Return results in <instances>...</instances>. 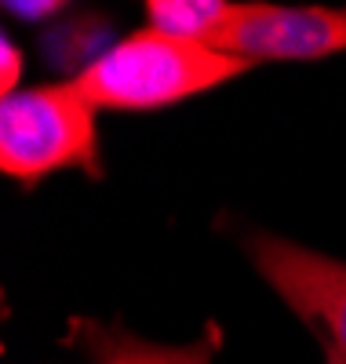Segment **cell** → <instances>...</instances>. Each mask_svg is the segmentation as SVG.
<instances>
[{
	"instance_id": "2",
	"label": "cell",
	"mask_w": 346,
	"mask_h": 364,
	"mask_svg": "<svg viewBox=\"0 0 346 364\" xmlns=\"http://www.w3.org/2000/svg\"><path fill=\"white\" fill-rule=\"evenodd\" d=\"M95 113L70 80L22 87L0 99V171L33 186L62 168L103 175Z\"/></svg>"
},
{
	"instance_id": "6",
	"label": "cell",
	"mask_w": 346,
	"mask_h": 364,
	"mask_svg": "<svg viewBox=\"0 0 346 364\" xmlns=\"http://www.w3.org/2000/svg\"><path fill=\"white\" fill-rule=\"evenodd\" d=\"M113 44H117L113 18L95 15V11H80V15H70L58 26H51L37 48H41L44 66L66 73V80H77L84 70L95 66Z\"/></svg>"
},
{
	"instance_id": "3",
	"label": "cell",
	"mask_w": 346,
	"mask_h": 364,
	"mask_svg": "<svg viewBox=\"0 0 346 364\" xmlns=\"http://www.w3.org/2000/svg\"><path fill=\"white\" fill-rule=\"evenodd\" d=\"M244 252L285 306L321 336L332 364H346V262L273 233H251Z\"/></svg>"
},
{
	"instance_id": "5",
	"label": "cell",
	"mask_w": 346,
	"mask_h": 364,
	"mask_svg": "<svg viewBox=\"0 0 346 364\" xmlns=\"http://www.w3.org/2000/svg\"><path fill=\"white\" fill-rule=\"evenodd\" d=\"M215 343H219L215 328L201 343L164 346V343H146L132 336V331H124L120 324H103V321H88V317H73L70 336H66V346H77L103 364H211Z\"/></svg>"
},
{
	"instance_id": "9",
	"label": "cell",
	"mask_w": 346,
	"mask_h": 364,
	"mask_svg": "<svg viewBox=\"0 0 346 364\" xmlns=\"http://www.w3.org/2000/svg\"><path fill=\"white\" fill-rule=\"evenodd\" d=\"M4 11H11L15 18L37 22V18H51V15H58V11H66V4H58V0H8Z\"/></svg>"
},
{
	"instance_id": "1",
	"label": "cell",
	"mask_w": 346,
	"mask_h": 364,
	"mask_svg": "<svg viewBox=\"0 0 346 364\" xmlns=\"http://www.w3.org/2000/svg\"><path fill=\"white\" fill-rule=\"evenodd\" d=\"M248 70L251 63L237 55L146 26L120 37L95 66L70 84L91 109H164L204 95Z\"/></svg>"
},
{
	"instance_id": "4",
	"label": "cell",
	"mask_w": 346,
	"mask_h": 364,
	"mask_svg": "<svg viewBox=\"0 0 346 364\" xmlns=\"http://www.w3.org/2000/svg\"><path fill=\"white\" fill-rule=\"evenodd\" d=\"M215 51L244 63H303L346 51V8H285V4H234Z\"/></svg>"
},
{
	"instance_id": "7",
	"label": "cell",
	"mask_w": 346,
	"mask_h": 364,
	"mask_svg": "<svg viewBox=\"0 0 346 364\" xmlns=\"http://www.w3.org/2000/svg\"><path fill=\"white\" fill-rule=\"evenodd\" d=\"M230 15H234L230 0H150L146 4V18L153 29L208 48H215Z\"/></svg>"
},
{
	"instance_id": "8",
	"label": "cell",
	"mask_w": 346,
	"mask_h": 364,
	"mask_svg": "<svg viewBox=\"0 0 346 364\" xmlns=\"http://www.w3.org/2000/svg\"><path fill=\"white\" fill-rule=\"evenodd\" d=\"M0 70H4V77H0V99H8L19 91L15 84L22 80V51L15 48L11 37L0 41Z\"/></svg>"
}]
</instances>
